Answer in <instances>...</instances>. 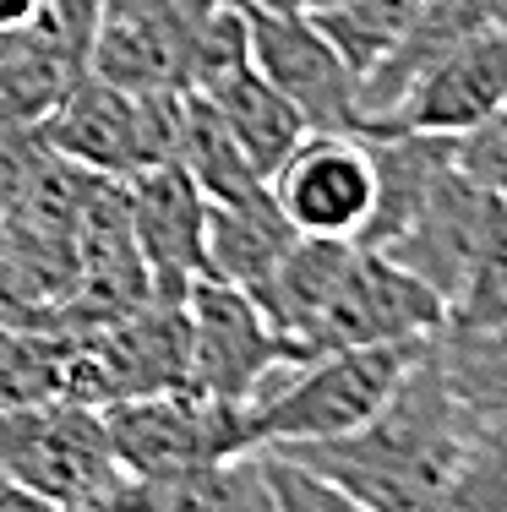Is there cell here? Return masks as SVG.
<instances>
[{
	"mask_svg": "<svg viewBox=\"0 0 507 512\" xmlns=\"http://www.w3.org/2000/svg\"><path fill=\"white\" fill-rule=\"evenodd\" d=\"M469 431V409L453 398L448 376L437 360V338L415 355L388 404L371 414L366 425L322 442H284L268 447L300 469L322 474L328 485L349 491L371 512H426L437 485L448 480Z\"/></svg>",
	"mask_w": 507,
	"mask_h": 512,
	"instance_id": "obj_1",
	"label": "cell"
},
{
	"mask_svg": "<svg viewBox=\"0 0 507 512\" xmlns=\"http://www.w3.org/2000/svg\"><path fill=\"white\" fill-rule=\"evenodd\" d=\"M431 338L404 344H355V349H317V355L284 360L257 398L246 404L251 447H284V442H322L366 425L388 404L398 376L415 365Z\"/></svg>",
	"mask_w": 507,
	"mask_h": 512,
	"instance_id": "obj_2",
	"label": "cell"
},
{
	"mask_svg": "<svg viewBox=\"0 0 507 512\" xmlns=\"http://www.w3.org/2000/svg\"><path fill=\"white\" fill-rule=\"evenodd\" d=\"M180 93L186 88H148L126 93L115 82L82 71L50 115L39 120V142L93 175H142V169L175 164L180 148Z\"/></svg>",
	"mask_w": 507,
	"mask_h": 512,
	"instance_id": "obj_3",
	"label": "cell"
},
{
	"mask_svg": "<svg viewBox=\"0 0 507 512\" xmlns=\"http://www.w3.org/2000/svg\"><path fill=\"white\" fill-rule=\"evenodd\" d=\"M0 480L50 507H88L120 485L104 409L77 398L0 409Z\"/></svg>",
	"mask_w": 507,
	"mask_h": 512,
	"instance_id": "obj_4",
	"label": "cell"
},
{
	"mask_svg": "<svg viewBox=\"0 0 507 512\" xmlns=\"http://www.w3.org/2000/svg\"><path fill=\"white\" fill-rule=\"evenodd\" d=\"M104 431H110V453L120 463V474H131V480L251 453L246 409L208 398L197 387L120 398V404L104 409Z\"/></svg>",
	"mask_w": 507,
	"mask_h": 512,
	"instance_id": "obj_5",
	"label": "cell"
},
{
	"mask_svg": "<svg viewBox=\"0 0 507 512\" xmlns=\"http://www.w3.org/2000/svg\"><path fill=\"white\" fill-rule=\"evenodd\" d=\"M180 306H186V327H191V387L208 398H224V404L246 409L257 398V387L284 360L300 355L279 327L262 316L257 300L235 284L197 278Z\"/></svg>",
	"mask_w": 507,
	"mask_h": 512,
	"instance_id": "obj_6",
	"label": "cell"
},
{
	"mask_svg": "<svg viewBox=\"0 0 507 512\" xmlns=\"http://www.w3.org/2000/svg\"><path fill=\"white\" fill-rule=\"evenodd\" d=\"M448 327V306L431 284H420L388 251L355 246L338 273L328 306L306 338V355L317 349H355V344H404V338H437Z\"/></svg>",
	"mask_w": 507,
	"mask_h": 512,
	"instance_id": "obj_7",
	"label": "cell"
},
{
	"mask_svg": "<svg viewBox=\"0 0 507 512\" xmlns=\"http://www.w3.org/2000/svg\"><path fill=\"white\" fill-rule=\"evenodd\" d=\"M246 50L311 131H360V82L306 6H246Z\"/></svg>",
	"mask_w": 507,
	"mask_h": 512,
	"instance_id": "obj_8",
	"label": "cell"
},
{
	"mask_svg": "<svg viewBox=\"0 0 507 512\" xmlns=\"http://www.w3.org/2000/svg\"><path fill=\"white\" fill-rule=\"evenodd\" d=\"M268 191L279 213L295 224V235L355 240L377 197L371 142L360 131H306L268 175Z\"/></svg>",
	"mask_w": 507,
	"mask_h": 512,
	"instance_id": "obj_9",
	"label": "cell"
},
{
	"mask_svg": "<svg viewBox=\"0 0 507 512\" xmlns=\"http://www.w3.org/2000/svg\"><path fill=\"white\" fill-rule=\"evenodd\" d=\"M507 99V22H486L453 55H442L388 115L360 131H426V137H464Z\"/></svg>",
	"mask_w": 507,
	"mask_h": 512,
	"instance_id": "obj_10",
	"label": "cell"
},
{
	"mask_svg": "<svg viewBox=\"0 0 507 512\" xmlns=\"http://www.w3.org/2000/svg\"><path fill=\"white\" fill-rule=\"evenodd\" d=\"M131 235L148 267L153 300H186L197 278H208V197L180 164L126 175Z\"/></svg>",
	"mask_w": 507,
	"mask_h": 512,
	"instance_id": "obj_11",
	"label": "cell"
},
{
	"mask_svg": "<svg viewBox=\"0 0 507 512\" xmlns=\"http://www.w3.org/2000/svg\"><path fill=\"white\" fill-rule=\"evenodd\" d=\"M88 71L126 93L191 88V44L180 0H99Z\"/></svg>",
	"mask_w": 507,
	"mask_h": 512,
	"instance_id": "obj_12",
	"label": "cell"
},
{
	"mask_svg": "<svg viewBox=\"0 0 507 512\" xmlns=\"http://www.w3.org/2000/svg\"><path fill=\"white\" fill-rule=\"evenodd\" d=\"M502 207H507L502 197H491L486 186H475V180L453 164L448 175L431 186L426 207L409 218V229L398 240H388L382 251H388L398 267H409L420 284L437 289L442 306H453L458 284H464L469 262H475L480 240L491 235V224H497Z\"/></svg>",
	"mask_w": 507,
	"mask_h": 512,
	"instance_id": "obj_13",
	"label": "cell"
},
{
	"mask_svg": "<svg viewBox=\"0 0 507 512\" xmlns=\"http://www.w3.org/2000/svg\"><path fill=\"white\" fill-rule=\"evenodd\" d=\"M371 142V169H377V197L371 218L355 235V246L382 251L409 229V218L426 207L431 186L458 164V137H426V131H360Z\"/></svg>",
	"mask_w": 507,
	"mask_h": 512,
	"instance_id": "obj_14",
	"label": "cell"
},
{
	"mask_svg": "<svg viewBox=\"0 0 507 512\" xmlns=\"http://www.w3.org/2000/svg\"><path fill=\"white\" fill-rule=\"evenodd\" d=\"M486 22H497L486 0H420L415 17H409V28H404V39L360 77V88H355L360 126L377 120V115H388V109L404 99L442 55H453L458 44H464L469 33H480Z\"/></svg>",
	"mask_w": 507,
	"mask_h": 512,
	"instance_id": "obj_15",
	"label": "cell"
},
{
	"mask_svg": "<svg viewBox=\"0 0 507 512\" xmlns=\"http://www.w3.org/2000/svg\"><path fill=\"white\" fill-rule=\"evenodd\" d=\"M115 502L131 512H273L262 447L219 463H197V469L148 474V480L120 474Z\"/></svg>",
	"mask_w": 507,
	"mask_h": 512,
	"instance_id": "obj_16",
	"label": "cell"
},
{
	"mask_svg": "<svg viewBox=\"0 0 507 512\" xmlns=\"http://www.w3.org/2000/svg\"><path fill=\"white\" fill-rule=\"evenodd\" d=\"M295 246V224L279 213L268 186L229 202H208V278L257 295L262 278Z\"/></svg>",
	"mask_w": 507,
	"mask_h": 512,
	"instance_id": "obj_17",
	"label": "cell"
},
{
	"mask_svg": "<svg viewBox=\"0 0 507 512\" xmlns=\"http://www.w3.org/2000/svg\"><path fill=\"white\" fill-rule=\"evenodd\" d=\"M349 251H355V240L295 235V246L279 256V267H273V273L262 278V289L251 295L262 306V316L279 327L300 355H306V338H311V327H317L322 306H328V295H333L338 273H344Z\"/></svg>",
	"mask_w": 507,
	"mask_h": 512,
	"instance_id": "obj_18",
	"label": "cell"
},
{
	"mask_svg": "<svg viewBox=\"0 0 507 512\" xmlns=\"http://www.w3.org/2000/svg\"><path fill=\"white\" fill-rule=\"evenodd\" d=\"M197 93H208V104L219 109L229 137L240 142V153L251 158V169H257L262 180H268L289 158V148L311 131L306 120H300V109L289 104L257 66H240V71H229V77H219L213 88H197Z\"/></svg>",
	"mask_w": 507,
	"mask_h": 512,
	"instance_id": "obj_19",
	"label": "cell"
},
{
	"mask_svg": "<svg viewBox=\"0 0 507 512\" xmlns=\"http://www.w3.org/2000/svg\"><path fill=\"white\" fill-rule=\"evenodd\" d=\"M175 164L197 180L208 202H229V197H246V191L268 186V180L251 169V158L240 153V142L229 137V126L219 120V109L208 104V93H197V88L180 93V148H175Z\"/></svg>",
	"mask_w": 507,
	"mask_h": 512,
	"instance_id": "obj_20",
	"label": "cell"
},
{
	"mask_svg": "<svg viewBox=\"0 0 507 512\" xmlns=\"http://www.w3.org/2000/svg\"><path fill=\"white\" fill-rule=\"evenodd\" d=\"M426 512H507V409L469 414L464 447Z\"/></svg>",
	"mask_w": 507,
	"mask_h": 512,
	"instance_id": "obj_21",
	"label": "cell"
},
{
	"mask_svg": "<svg viewBox=\"0 0 507 512\" xmlns=\"http://www.w3.org/2000/svg\"><path fill=\"white\" fill-rule=\"evenodd\" d=\"M437 360L453 398L469 414L507 409V322L497 327H442Z\"/></svg>",
	"mask_w": 507,
	"mask_h": 512,
	"instance_id": "obj_22",
	"label": "cell"
},
{
	"mask_svg": "<svg viewBox=\"0 0 507 512\" xmlns=\"http://www.w3.org/2000/svg\"><path fill=\"white\" fill-rule=\"evenodd\" d=\"M415 6L420 0H333V6L311 11V22L322 28V39L333 44L338 60H344L360 82L398 39H404Z\"/></svg>",
	"mask_w": 507,
	"mask_h": 512,
	"instance_id": "obj_23",
	"label": "cell"
},
{
	"mask_svg": "<svg viewBox=\"0 0 507 512\" xmlns=\"http://www.w3.org/2000/svg\"><path fill=\"white\" fill-rule=\"evenodd\" d=\"M66 349H71V333H28V327L0 322V409L60 398Z\"/></svg>",
	"mask_w": 507,
	"mask_h": 512,
	"instance_id": "obj_24",
	"label": "cell"
},
{
	"mask_svg": "<svg viewBox=\"0 0 507 512\" xmlns=\"http://www.w3.org/2000/svg\"><path fill=\"white\" fill-rule=\"evenodd\" d=\"M507 322V207L497 213L491 235L480 240L475 262H469L464 284H458L448 327H497Z\"/></svg>",
	"mask_w": 507,
	"mask_h": 512,
	"instance_id": "obj_25",
	"label": "cell"
},
{
	"mask_svg": "<svg viewBox=\"0 0 507 512\" xmlns=\"http://www.w3.org/2000/svg\"><path fill=\"white\" fill-rule=\"evenodd\" d=\"M262 469H268V496H273V512H371L366 502H355L349 491L328 485L322 474L300 469L279 453L262 447Z\"/></svg>",
	"mask_w": 507,
	"mask_h": 512,
	"instance_id": "obj_26",
	"label": "cell"
},
{
	"mask_svg": "<svg viewBox=\"0 0 507 512\" xmlns=\"http://www.w3.org/2000/svg\"><path fill=\"white\" fill-rule=\"evenodd\" d=\"M453 148H458V169H464L475 186H486L491 197L507 202V99H502L497 115H486L475 131H464Z\"/></svg>",
	"mask_w": 507,
	"mask_h": 512,
	"instance_id": "obj_27",
	"label": "cell"
},
{
	"mask_svg": "<svg viewBox=\"0 0 507 512\" xmlns=\"http://www.w3.org/2000/svg\"><path fill=\"white\" fill-rule=\"evenodd\" d=\"M44 158V142H39V120H22L17 109L0 104V218L17 207L22 186H28L33 164Z\"/></svg>",
	"mask_w": 507,
	"mask_h": 512,
	"instance_id": "obj_28",
	"label": "cell"
},
{
	"mask_svg": "<svg viewBox=\"0 0 507 512\" xmlns=\"http://www.w3.org/2000/svg\"><path fill=\"white\" fill-rule=\"evenodd\" d=\"M50 6V0H0V33H11V28H28L39 11Z\"/></svg>",
	"mask_w": 507,
	"mask_h": 512,
	"instance_id": "obj_29",
	"label": "cell"
},
{
	"mask_svg": "<svg viewBox=\"0 0 507 512\" xmlns=\"http://www.w3.org/2000/svg\"><path fill=\"white\" fill-rule=\"evenodd\" d=\"M66 512H131V507H120V502H115V491H110V496H99V502H88V507H66Z\"/></svg>",
	"mask_w": 507,
	"mask_h": 512,
	"instance_id": "obj_30",
	"label": "cell"
},
{
	"mask_svg": "<svg viewBox=\"0 0 507 512\" xmlns=\"http://www.w3.org/2000/svg\"><path fill=\"white\" fill-rule=\"evenodd\" d=\"M246 6H300V0H246Z\"/></svg>",
	"mask_w": 507,
	"mask_h": 512,
	"instance_id": "obj_31",
	"label": "cell"
},
{
	"mask_svg": "<svg viewBox=\"0 0 507 512\" xmlns=\"http://www.w3.org/2000/svg\"><path fill=\"white\" fill-rule=\"evenodd\" d=\"M300 6H306V11H317V6H333V0H300Z\"/></svg>",
	"mask_w": 507,
	"mask_h": 512,
	"instance_id": "obj_32",
	"label": "cell"
}]
</instances>
